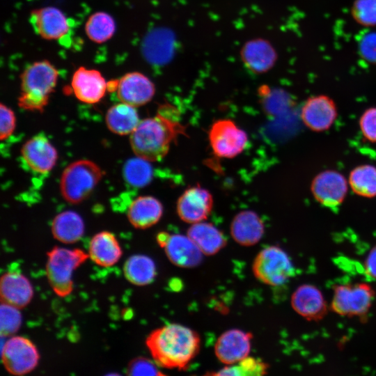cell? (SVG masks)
Returning <instances> with one entry per match:
<instances>
[{
  "label": "cell",
  "mask_w": 376,
  "mask_h": 376,
  "mask_svg": "<svg viewBox=\"0 0 376 376\" xmlns=\"http://www.w3.org/2000/svg\"><path fill=\"white\" fill-rule=\"evenodd\" d=\"M180 134H185V130L178 120L176 109L168 104H163L155 116L140 120L130 134V146L136 156L157 162L166 155L171 144Z\"/></svg>",
  "instance_id": "6da1fadb"
},
{
  "label": "cell",
  "mask_w": 376,
  "mask_h": 376,
  "mask_svg": "<svg viewBox=\"0 0 376 376\" xmlns=\"http://www.w3.org/2000/svg\"><path fill=\"white\" fill-rule=\"evenodd\" d=\"M146 344L157 366L184 370L198 353L201 340L193 329L172 323L152 331Z\"/></svg>",
  "instance_id": "7a4b0ae2"
},
{
  "label": "cell",
  "mask_w": 376,
  "mask_h": 376,
  "mask_svg": "<svg viewBox=\"0 0 376 376\" xmlns=\"http://www.w3.org/2000/svg\"><path fill=\"white\" fill-rule=\"evenodd\" d=\"M58 77V70L47 60L29 65L20 75L19 107L28 111H42L54 91Z\"/></svg>",
  "instance_id": "3957f363"
},
{
  "label": "cell",
  "mask_w": 376,
  "mask_h": 376,
  "mask_svg": "<svg viewBox=\"0 0 376 376\" xmlns=\"http://www.w3.org/2000/svg\"><path fill=\"white\" fill-rule=\"evenodd\" d=\"M101 168L88 159L77 160L63 171L60 190L69 203L78 204L87 198L103 176Z\"/></svg>",
  "instance_id": "277c9868"
},
{
  "label": "cell",
  "mask_w": 376,
  "mask_h": 376,
  "mask_svg": "<svg viewBox=\"0 0 376 376\" xmlns=\"http://www.w3.org/2000/svg\"><path fill=\"white\" fill-rule=\"evenodd\" d=\"M88 258L89 255L79 249L56 246L47 253V277L58 296L64 297L71 293L72 274Z\"/></svg>",
  "instance_id": "5b68a950"
},
{
  "label": "cell",
  "mask_w": 376,
  "mask_h": 376,
  "mask_svg": "<svg viewBox=\"0 0 376 376\" xmlns=\"http://www.w3.org/2000/svg\"><path fill=\"white\" fill-rule=\"evenodd\" d=\"M252 270L258 281L271 286L284 284L295 272L288 254L276 246L261 250L253 260Z\"/></svg>",
  "instance_id": "8992f818"
},
{
  "label": "cell",
  "mask_w": 376,
  "mask_h": 376,
  "mask_svg": "<svg viewBox=\"0 0 376 376\" xmlns=\"http://www.w3.org/2000/svg\"><path fill=\"white\" fill-rule=\"evenodd\" d=\"M40 359L36 345L24 336H13L1 347V360L6 370L14 375H23L35 369Z\"/></svg>",
  "instance_id": "52a82bcc"
},
{
  "label": "cell",
  "mask_w": 376,
  "mask_h": 376,
  "mask_svg": "<svg viewBox=\"0 0 376 376\" xmlns=\"http://www.w3.org/2000/svg\"><path fill=\"white\" fill-rule=\"evenodd\" d=\"M208 138L213 152L226 159L241 153L248 141L246 133L229 119L215 121L209 130Z\"/></svg>",
  "instance_id": "ba28073f"
},
{
  "label": "cell",
  "mask_w": 376,
  "mask_h": 376,
  "mask_svg": "<svg viewBox=\"0 0 376 376\" xmlns=\"http://www.w3.org/2000/svg\"><path fill=\"white\" fill-rule=\"evenodd\" d=\"M373 299V291L366 284L340 285L334 290L331 306L340 315H363L368 311Z\"/></svg>",
  "instance_id": "9c48e42d"
},
{
  "label": "cell",
  "mask_w": 376,
  "mask_h": 376,
  "mask_svg": "<svg viewBox=\"0 0 376 376\" xmlns=\"http://www.w3.org/2000/svg\"><path fill=\"white\" fill-rule=\"evenodd\" d=\"M348 185V181L340 172L326 170L313 178L311 189L317 202L324 207L334 208L344 201Z\"/></svg>",
  "instance_id": "30bf717a"
},
{
  "label": "cell",
  "mask_w": 376,
  "mask_h": 376,
  "mask_svg": "<svg viewBox=\"0 0 376 376\" xmlns=\"http://www.w3.org/2000/svg\"><path fill=\"white\" fill-rule=\"evenodd\" d=\"M212 206L210 192L201 186H194L187 189L178 198L176 209L181 220L193 224L205 220Z\"/></svg>",
  "instance_id": "8fae6325"
},
{
  "label": "cell",
  "mask_w": 376,
  "mask_h": 376,
  "mask_svg": "<svg viewBox=\"0 0 376 376\" xmlns=\"http://www.w3.org/2000/svg\"><path fill=\"white\" fill-rule=\"evenodd\" d=\"M301 118L304 125L314 132L329 130L335 122L337 107L334 100L325 95L310 97L301 109Z\"/></svg>",
  "instance_id": "7c38bea8"
},
{
  "label": "cell",
  "mask_w": 376,
  "mask_h": 376,
  "mask_svg": "<svg viewBox=\"0 0 376 376\" xmlns=\"http://www.w3.org/2000/svg\"><path fill=\"white\" fill-rule=\"evenodd\" d=\"M253 336L249 332L233 329L224 332L214 345L217 359L226 365H233L249 357Z\"/></svg>",
  "instance_id": "4fadbf2b"
},
{
  "label": "cell",
  "mask_w": 376,
  "mask_h": 376,
  "mask_svg": "<svg viewBox=\"0 0 376 376\" xmlns=\"http://www.w3.org/2000/svg\"><path fill=\"white\" fill-rule=\"evenodd\" d=\"M116 92L121 102L136 107L147 104L152 99L155 87L145 75L132 72L118 80Z\"/></svg>",
  "instance_id": "5bb4252c"
},
{
  "label": "cell",
  "mask_w": 376,
  "mask_h": 376,
  "mask_svg": "<svg viewBox=\"0 0 376 376\" xmlns=\"http://www.w3.org/2000/svg\"><path fill=\"white\" fill-rule=\"evenodd\" d=\"M29 22L34 31L45 40H58L70 29L68 20L58 8L52 6L33 10Z\"/></svg>",
  "instance_id": "9a60e30c"
},
{
  "label": "cell",
  "mask_w": 376,
  "mask_h": 376,
  "mask_svg": "<svg viewBox=\"0 0 376 376\" xmlns=\"http://www.w3.org/2000/svg\"><path fill=\"white\" fill-rule=\"evenodd\" d=\"M21 155L32 171L42 174L54 168L58 158L55 147L40 134L31 137L23 145Z\"/></svg>",
  "instance_id": "2e32d148"
},
{
  "label": "cell",
  "mask_w": 376,
  "mask_h": 376,
  "mask_svg": "<svg viewBox=\"0 0 376 376\" xmlns=\"http://www.w3.org/2000/svg\"><path fill=\"white\" fill-rule=\"evenodd\" d=\"M71 86L76 97L86 104L97 103L107 91V82L101 72L84 66L74 72Z\"/></svg>",
  "instance_id": "e0dca14e"
},
{
  "label": "cell",
  "mask_w": 376,
  "mask_h": 376,
  "mask_svg": "<svg viewBox=\"0 0 376 376\" xmlns=\"http://www.w3.org/2000/svg\"><path fill=\"white\" fill-rule=\"evenodd\" d=\"M0 295L1 302L21 308L32 299L33 289L24 275L17 272H8L1 276Z\"/></svg>",
  "instance_id": "ac0fdd59"
},
{
  "label": "cell",
  "mask_w": 376,
  "mask_h": 376,
  "mask_svg": "<svg viewBox=\"0 0 376 376\" xmlns=\"http://www.w3.org/2000/svg\"><path fill=\"white\" fill-rule=\"evenodd\" d=\"M164 249L169 260L180 267H194L203 259V253L188 236L171 235Z\"/></svg>",
  "instance_id": "d6986e66"
},
{
  "label": "cell",
  "mask_w": 376,
  "mask_h": 376,
  "mask_svg": "<svg viewBox=\"0 0 376 376\" xmlns=\"http://www.w3.org/2000/svg\"><path fill=\"white\" fill-rule=\"evenodd\" d=\"M265 231L260 217L251 210H244L236 214L230 224L233 239L242 246H252L262 238Z\"/></svg>",
  "instance_id": "ffe728a7"
},
{
  "label": "cell",
  "mask_w": 376,
  "mask_h": 376,
  "mask_svg": "<svg viewBox=\"0 0 376 376\" xmlns=\"http://www.w3.org/2000/svg\"><path fill=\"white\" fill-rule=\"evenodd\" d=\"M163 214V206L156 198L150 196L137 197L129 205L127 218L136 228L146 229L157 224Z\"/></svg>",
  "instance_id": "44dd1931"
},
{
  "label": "cell",
  "mask_w": 376,
  "mask_h": 376,
  "mask_svg": "<svg viewBox=\"0 0 376 376\" xmlns=\"http://www.w3.org/2000/svg\"><path fill=\"white\" fill-rule=\"evenodd\" d=\"M122 249L115 235L109 231L95 234L90 241L89 258L104 267L113 266L122 256Z\"/></svg>",
  "instance_id": "7402d4cb"
},
{
  "label": "cell",
  "mask_w": 376,
  "mask_h": 376,
  "mask_svg": "<svg viewBox=\"0 0 376 376\" xmlns=\"http://www.w3.org/2000/svg\"><path fill=\"white\" fill-rule=\"evenodd\" d=\"M291 304L297 313L309 319L322 317L326 310L322 293L311 285L299 287L292 296Z\"/></svg>",
  "instance_id": "603a6c76"
},
{
  "label": "cell",
  "mask_w": 376,
  "mask_h": 376,
  "mask_svg": "<svg viewBox=\"0 0 376 376\" xmlns=\"http://www.w3.org/2000/svg\"><path fill=\"white\" fill-rule=\"evenodd\" d=\"M187 236L207 256L218 253L226 244L223 233L210 223L193 224L187 230Z\"/></svg>",
  "instance_id": "cb8c5ba5"
},
{
  "label": "cell",
  "mask_w": 376,
  "mask_h": 376,
  "mask_svg": "<svg viewBox=\"0 0 376 376\" xmlns=\"http://www.w3.org/2000/svg\"><path fill=\"white\" fill-rule=\"evenodd\" d=\"M51 229L55 239L65 244H72L82 237L84 223L78 213L67 210L54 218Z\"/></svg>",
  "instance_id": "d4e9b609"
},
{
  "label": "cell",
  "mask_w": 376,
  "mask_h": 376,
  "mask_svg": "<svg viewBox=\"0 0 376 376\" xmlns=\"http://www.w3.org/2000/svg\"><path fill=\"white\" fill-rule=\"evenodd\" d=\"M105 122L111 132L118 135H130L140 120L135 107L121 102L107 110Z\"/></svg>",
  "instance_id": "484cf974"
},
{
  "label": "cell",
  "mask_w": 376,
  "mask_h": 376,
  "mask_svg": "<svg viewBox=\"0 0 376 376\" xmlns=\"http://www.w3.org/2000/svg\"><path fill=\"white\" fill-rule=\"evenodd\" d=\"M123 272L128 281L139 286L152 283L157 274L153 260L143 254L130 256L125 263Z\"/></svg>",
  "instance_id": "4316f807"
},
{
  "label": "cell",
  "mask_w": 376,
  "mask_h": 376,
  "mask_svg": "<svg viewBox=\"0 0 376 376\" xmlns=\"http://www.w3.org/2000/svg\"><path fill=\"white\" fill-rule=\"evenodd\" d=\"M348 183L353 192L365 198L376 196V167L359 165L350 173Z\"/></svg>",
  "instance_id": "83f0119b"
},
{
  "label": "cell",
  "mask_w": 376,
  "mask_h": 376,
  "mask_svg": "<svg viewBox=\"0 0 376 376\" xmlns=\"http://www.w3.org/2000/svg\"><path fill=\"white\" fill-rule=\"evenodd\" d=\"M244 55L246 63L256 72H263L270 68L276 58L272 47L265 41L248 44Z\"/></svg>",
  "instance_id": "f1b7e54d"
},
{
  "label": "cell",
  "mask_w": 376,
  "mask_h": 376,
  "mask_svg": "<svg viewBox=\"0 0 376 376\" xmlns=\"http://www.w3.org/2000/svg\"><path fill=\"white\" fill-rule=\"evenodd\" d=\"M116 31L113 18L105 12L92 14L85 24V32L88 38L95 43L109 40Z\"/></svg>",
  "instance_id": "f546056e"
},
{
  "label": "cell",
  "mask_w": 376,
  "mask_h": 376,
  "mask_svg": "<svg viewBox=\"0 0 376 376\" xmlns=\"http://www.w3.org/2000/svg\"><path fill=\"white\" fill-rule=\"evenodd\" d=\"M150 162L137 156L128 159L123 168L125 182L130 186L138 188L148 185L152 178V167Z\"/></svg>",
  "instance_id": "4dcf8cb0"
},
{
  "label": "cell",
  "mask_w": 376,
  "mask_h": 376,
  "mask_svg": "<svg viewBox=\"0 0 376 376\" xmlns=\"http://www.w3.org/2000/svg\"><path fill=\"white\" fill-rule=\"evenodd\" d=\"M237 365H228L219 372L210 375H263L267 373L268 365L254 357H247L237 363Z\"/></svg>",
  "instance_id": "1f68e13d"
},
{
  "label": "cell",
  "mask_w": 376,
  "mask_h": 376,
  "mask_svg": "<svg viewBox=\"0 0 376 376\" xmlns=\"http://www.w3.org/2000/svg\"><path fill=\"white\" fill-rule=\"evenodd\" d=\"M351 15L361 26H376V0H355L351 8Z\"/></svg>",
  "instance_id": "d6a6232c"
},
{
  "label": "cell",
  "mask_w": 376,
  "mask_h": 376,
  "mask_svg": "<svg viewBox=\"0 0 376 376\" xmlns=\"http://www.w3.org/2000/svg\"><path fill=\"white\" fill-rule=\"evenodd\" d=\"M22 315L19 308L1 302V335L9 336L15 334L22 324Z\"/></svg>",
  "instance_id": "836d02e7"
},
{
  "label": "cell",
  "mask_w": 376,
  "mask_h": 376,
  "mask_svg": "<svg viewBox=\"0 0 376 376\" xmlns=\"http://www.w3.org/2000/svg\"><path fill=\"white\" fill-rule=\"evenodd\" d=\"M359 127L363 136L371 143L376 142V107L364 111L359 119Z\"/></svg>",
  "instance_id": "e575fe53"
},
{
  "label": "cell",
  "mask_w": 376,
  "mask_h": 376,
  "mask_svg": "<svg viewBox=\"0 0 376 376\" xmlns=\"http://www.w3.org/2000/svg\"><path fill=\"white\" fill-rule=\"evenodd\" d=\"M150 359L139 357L133 359L127 368V374L130 375H163L156 366Z\"/></svg>",
  "instance_id": "d590c367"
},
{
  "label": "cell",
  "mask_w": 376,
  "mask_h": 376,
  "mask_svg": "<svg viewBox=\"0 0 376 376\" xmlns=\"http://www.w3.org/2000/svg\"><path fill=\"white\" fill-rule=\"evenodd\" d=\"M0 139L3 141L13 133L16 125V118L13 110L3 103L0 104Z\"/></svg>",
  "instance_id": "8d00e7d4"
},
{
  "label": "cell",
  "mask_w": 376,
  "mask_h": 376,
  "mask_svg": "<svg viewBox=\"0 0 376 376\" xmlns=\"http://www.w3.org/2000/svg\"><path fill=\"white\" fill-rule=\"evenodd\" d=\"M359 52L362 58L376 63V33H370L363 37L359 43Z\"/></svg>",
  "instance_id": "74e56055"
},
{
  "label": "cell",
  "mask_w": 376,
  "mask_h": 376,
  "mask_svg": "<svg viewBox=\"0 0 376 376\" xmlns=\"http://www.w3.org/2000/svg\"><path fill=\"white\" fill-rule=\"evenodd\" d=\"M366 267L368 273L376 279V246L368 254Z\"/></svg>",
  "instance_id": "f35d334b"
},
{
  "label": "cell",
  "mask_w": 376,
  "mask_h": 376,
  "mask_svg": "<svg viewBox=\"0 0 376 376\" xmlns=\"http://www.w3.org/2000/svg\"><path fill=\"white\" fill-rule=\"evenodd\" d=\"M170 235V234L164 231L160 232L157 235V242L162 248H164L169 239Z\"/></svg>",
  "instance_id": "ab89813d"
}]
</instances>
